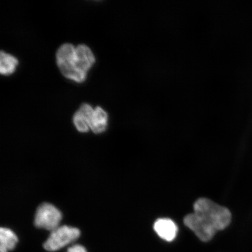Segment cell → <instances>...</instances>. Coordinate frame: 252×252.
<instances>
[{
    "mask_svg": "<svg viewBox=\"0 0 252 252\" xmlns=\"http://www.w3.org/2000/svg\"><path fill=\"white\" fill-rule=\"evenodd\" d=\"M194 213L185 217L184 223L201 241L211 240L216 232L227 227L231 213L206 198H200L194 204Z\"/></svg>",
    "mask_w": 252,
    "mask_h": 252,
    "instance_id": "1",
    "label": "cell"
},
{
    "mask_svg": "<svg viewBox=\"0 0 252 252\" xmlns=\"http://www.w3.org/2000/svg\"><path fill=\"white\" fill-rule=\"evenodd\" d=\"M56 59L62 74L78 83L86 80L88 71L95 62L90 47L85 45L75 47L70 43L59 47Z\"/></svg>",
    "mask_w": 252,
    "mask_h": 252,
    "instance_id": "2",
    "label": "cell"
},
{
    "mask_svg": "<svg viewBox=\"0 0 252 252\" xmlns=\"http://www.w3.org/2000/svg\"><path fill=\"white\" fill-rule=\"evenodd\" d=\"M80 236V231L77 228L67 225L59 226L52 231L44 243L43 247L47 251H59L76 241Z\"/></svg>",
    "mask_w": 252,
    "mask_h": 252,
    "instance_id": "3",
    "label": "cell"
},
{
    "mask_svg": "<svg viewBox=\"0 0 252 252\" xmlns=\"http://www.w3.org/2000/svg\"><path fill=\"white\" fill-rule=\"evenodd\" d=\"M62 218L61 212L55 206L45 203L37 208L34 223L37 228L52 231L59 227Z\"/></svg>",
    "mask_w": 252,
    "mask_h": 252,
    "instance_id": "4",
    "label": "cell"
},
{
    "mask_svg": "<svg viewBox=\"0 0 252 252\" xmlns=\"http://www.w3.org/2000/svg\"><path fill=\"white\" fill-rule=\"evenodd\" d=\"M94 109L87 103L82 104L75 113L73 122L75 127L81 133H87L91 130L94 121Z\"/></svg>",
    "mask_w": 252,
    "mask_h": 252,
    "instance_id": "5",
    "label": "cell"
},
{
    "mask_svg": "<svg viewBox=\"0 0 252 252\" xmlns=\"http://www.w3.org/2000/svg\"><path fill=\"white\" fill-rule=\"evenodd\" d=\"M154 229L160 238L168 242L174 240L178 231L176 223L168 219L157 220L154 223Z\"/></svg>",
    "mask_w": 252,
    "mask_h": 252,
    "instance_id": "6",
    "label": "cell"
},
{
    "mask_svg": "<svg viewBox=\"0 0 252 252\" xmlns=\"http://www.w3.org/2000/svg\"><path fill=\"white\" fill-rule=\"evenodd\" d=\"M18 239L10 229H0V252H8L13 250L17 244Z\"/></svg>",
    "mask_w": 252,
    "mask_h": 252,
    "instance_id": "7",
    "label": "cell"
},
{
    "mask_svg": "<svg viewBox=\"0 0 252 252\" xmlns=\"http://www.w3.org/2000/svg\"><path fill=\"white\" fill-rule=\"evenodd\" d=\"M108 114L102 108L97 106L94 109V118L91 130L94 133L100 134L106 130L108 125Z\"/></svg>",
    "mask_w": 252,
    "mask_h": 252,
    "instance_id": "8",
    "label": "cell"
},
{
    "mask_svg": "<svg viewBox=\"0 0 252 252\" xmlns=\"http://www.w3.org/2000/svg\"><path fill=\"white\" fill-rule=\"evenodd\" d=\"M18 64V61L15 57L7 54L3 51L0 56V72L2 75H9L13 73L16 66Z\"/></svg>",
    "mask_w": 252,
    "mask_h": 252,
    "instance_id": "9",
    "label": "cell"
},
{
    "mask_svg": "<svg viewBox=\"0 0 252 252\" xmlns=\"http://www.w3.org/2000/svg\"><path fill=\"white\" fill-rule=\"evenodd\" d=\"M67 252H87L86 249L83 246L75 245L68 249Z\"/></svg>",
    "mask_w": 252,
    "mask_h": 252,
    "instance_id": "10",
    "label": "cell"
}]
</instances>
